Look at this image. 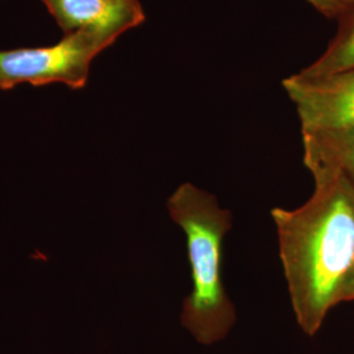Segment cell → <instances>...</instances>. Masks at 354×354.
<instances>
[{
	"label": "cell",
	"instance_id": "cell-4",
	"mask_svg": "<svg viewBox=\"0 0 354 354\" xmlns=\"http://www.w3.org/2000/svg\"><path fill=\"white\" fill-rule=\"evenodd\" d=\"M282 87L294 104L302 131L354 127V68L326 75L295 73Z\"/></svg>",
	"mask_w": 354,
	"mask_h": 354
},
{
	"label": "cell",
	"instance_id": "cell-5",
	"mask_svg": "<svg viewBox=\"0 0 354 354\" xmlns=\"http://www.w3.org/2000/svg\"><path fill=\"white\" fill-rule=\"evenodd\" d=\"M64 33L89 32L114 44L146 16L140 0H42Z\"/></svg>",
	"mask_w": 354,
	"mask_h": 354
},
{
	"label": "cell",
	"instance_id": "cell-3",
	"mask_svg": "<svg viewBox=\"0 0 354 354\" xmlns=\"http://www.w3.org/2000/svg\"><path fill=\"white\" fill-rule=\"evenodd\" d=\"M111 45L99 35L73 32L50 46L0 50V89L51 83L82 88L93 59Z\"/></svg>",
	"mask_w": 354,
	"mask_h": 354
},
{
	"label": "cell",
	"instance_id": "cell-6",
	"mask_svg": "<svg viewBox=\"0 0 354 354\" xmlns=\"http://www.w3.org/2000/svg\"><path fill=\"white\" fill-rule=\"evenodd\" d=\"M304 155L315 156L342 171L354 187V127L302 131Z\"/></svg>",
	"mask_w": 354,
	"mask_h": 354
},
{
	"label": "cell",
	"instance_id": "cell-8",
	"mask_svg": "<svg viewBox=\"0 0 354 354\" xmlns=\"http://www.w3.org/2000/svg\"><path fill=\"white\" fill-rule=\"evenodd\" d=\"M315 11L327 19L340 20L354 10V0H306Z\"/></svg>",
	"mask_w": 354,
	"mask_h": 354
},
{
	"label": "cell",
	"instance_id": "cell-2",
	"mask_svg": "<svg viewBox=\"0 0 354 354\" xmlns=\"http://www.w3.org/2000/svg\"><path fill=\"white\" fill-rule=\"evenodd\" d=\"M168 210L185 234L192 276L181 323L203 345L221 342L235 324V308L222 276L223 239L232 227V215L214 196L190 183L174 192Z\"/></svg>",
	"mask_w": 354,
	"mask_h": 354
},
{
	"label": "cell",
	"instance_id": "cell-9",
	"mask_svg": "<svg viewBox=\"0 0 354 354\" xmlns=\"http://www.w3.org/2000/svg\"><path fill=\"white\" fill-rule=\"evenodd\" d=\"M348 301H354V274L346 290L344 292V302H348Z\"/></svg>",
	"mask_w": 354,
	"mask_h": 354
},
{
	"label": "cell",
	"instance_id": "cell-1",
	"mask_svg": "<svg viewBox=\"0 0 354 354\" xmlns=\"http://www.w3.org/2000/svg\"><path fill=\"white\" fill-rule=\"evenodd\" d=\"M304 165L315 181L311 198L270 214L295 319L314 336L330 308L344 302L354 274V187L342 171L311 155Z\"/></svg>",
	"mask_w": 354,
	"mask_h": 354
},
{
	"label": "cell",
	"instance_id": "cell-7",
	"mask_svg": "<svg viewBox=\"0 0 354 354\" xmlns=\"http://www.w3.org/2000/svg\"><path fill=\"white\" fill-rule=\"evenodd\" d=\"M339 21V30L330 39L327 49L301 73L306 75H326L354 68V10Z\"/></svg>",
	"mask_w": 354,
	"mask_h": 354
}]
</instances>
